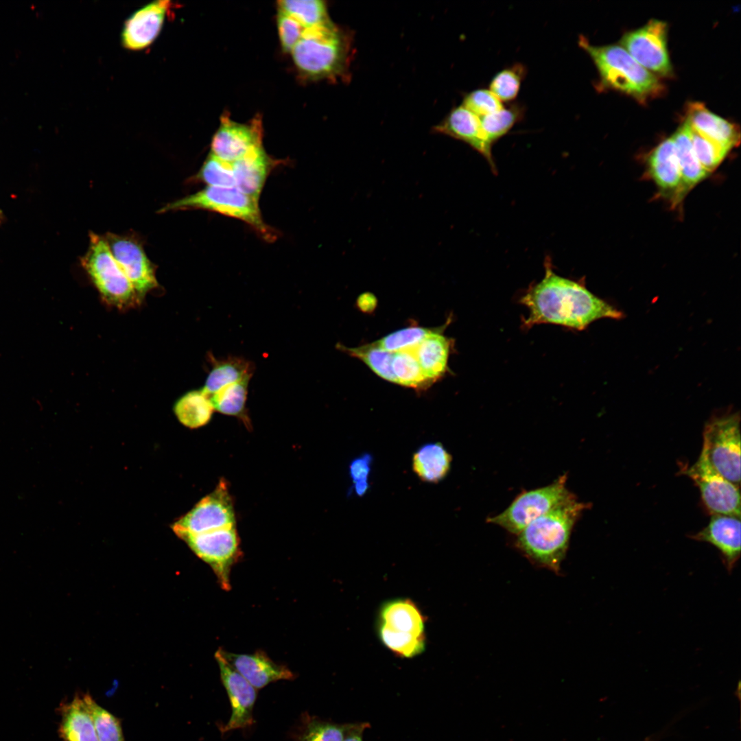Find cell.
<instances>
[{
    "label": "cell",
    "mask_w": 741,
    "mask_h": 741,
    "mask_svg": "<svg viewBox=\"0 0 741 741\" xmlns=\"http://www.w3.org/2000/svg\"><path fill=\"white\" fill-rule=\"evenodd\" d=\"M519 302L528 307L529 314L522 319L523 327L554 324L575 330H583L601 318L620 319L623 314L598 298L581 281L556 274L545 264L544 277L530 285Z\"/></svg>",
    "instance_id": "6da1fadb"
},
{
    "label": "cell",
    "mask_w": 741,
    "mask_h": 741,
    "mask_svg": "<svg viewBox=\"0 0 741 741\" xmlns=\"http://www.w3.org/2000/svg\"><path fill=\"white\" fill-rule=\"evenodd\" d=\"M571 493L556 506L527 525L517 545L537 563L558 572L565 558L572 528L588 508Z\"/></svg>",
    "instance_id": "7a4b0ae2"
},
{
    "label": "cell",
    "mask_w": 741,
    "mask_h": 741,
    "mask_svg": "<svg viewBox=\"0 0 741 741\" xmlns=\"http://www.w3.org/2000/svg\"><path fill=\"white\" fill-rule=\"evenodd\" d=\"M578 45L591 58L602 87L628 95L640 102L663 93V84L639 64L621 45H594L583 35Z\"/></svg>",
    "instance_id": "3957f363"
},
{
    "label": "cell",
    "mask_w": 741,
    "mask_h": 741,
    "mask_svg": "<svg viewBox=\"0 0 741 741\" xmlns=\"http://www.w3.org/2000/svg\"><path fill=\"white\" fill-rule=\"evenodd\" d=\"M425 621L421 610L412 600H387L379 610V639L396 656L413 658L423 653L426 648Z\"/></svg>",
    "instance_id": "277c9868"
},
{
    "label": "cell",
    "mask_w": 741,
    "mask_h": 741,
    "mask_svg": "<svg viewBox=\"0 0 741 741\" xmlns=\"http://www.w3.org/2000/svg\"><path fill=\"white\" fill-rule=\"evenodd\" d=\"M185 209H203L240 220L250 226L267 242L276 238L275 231L261 217L259 199L237 187L207 186L200 191L167 204L160 212Z\"/></svg>",
    "instance_id": "5b68a950"
},
{
    "label": "cell",
    "mask_w": 741,
    "mask_h": 741,
    "mask_svg": "<svg viewBox=\"0 0 741 741\" xmlns=\"http://www.w3.org/2000/svg\"><path fill=\"white\" fill-rule=\"evenodd\" d=\"M81 263L102 299L119 310L138 307L143 299L112 255L104 237L91 233Z\"/></svg>",
    "instance_id": "8992f818"
},
{
    "label": "cell",
    "mask_w": 741,
    "mask_h": 741,
    "mask_svg": "<svg viewBox=\"0 0 741 741\" xmlns=\"http://www.w3.org/2000/svg\"><path fill=\"white\" fill-rule=\"evenodd\" d=\"M346 40L330 23L305 30L291 51L298 69L312 78L333 77L344 69Z\"/></svg>",
    "instance_id": "52a82bcc"
},
{
    "label": "cell",
    "mask_w": 741,
    "mask_h": 741,
    "mask_svg": "<svg viewBox=\"0 0 741 741\" xmlns=\"http://www.w3.org/2000/svg\"><path fill=\"white\" fill-rule=\"evenodd\" d=\"M704 454L712 467L725 478L740 486V416L726 412L711 417L703 433Z\"/></svg>",
    "instance_id": "ba28073f"
},
{
    "label": "cell",
    "mask_w": 741,
    "mask_h": 741,
    "mask_svg": "<svg viewBox=\"0 0 741 741\" xmlns=\"http://www.w3.org/2000/svg\"><path fill=\"white\" fill-rule=\"evenodd\" d=\"M567 479L564 474L550 484L519 494L503 512L489 517L487 521L518 534L568 495L570 492L566 488Z\"/></svg>",
    "instance_id": "9c48e42d"
},
{
    "label": "cell",
    "mask_w": 741,
    "mask_h": 741,
    "mask_svg": "<svg viewBox=\"0 0 741 741\" xmlns=\"http://www.w3.org/2000/svg\"><path fill=\"white\" fill-rule=\"evenodd\" d=\"M182 539L199 558L211 566L221 587L229 590L231 568L242 554L235 526L189 534Z\"/></svg>",
    "instance_id": "30bf717a"
},
{
    "label": "cell",
    "mask_w": 741,
    "mask_h": 741,
    "mask_svg": "<svg viewBox=\"0 0 741 741\" xmlns=\"http://www.w3.org/2000/svg\"><path fill=\"white\" fill-rule=\"evenodd\" d=\"M235 526L233 500L227 482L221 479L210 494L202 499L173 526L180 538Z\"/></svg>",
    "instance_id": "8fae6325"
},
{
    "label": "cell",
    "mask_w": 741,
    "mask_h": 741,
    "mask_svg": "<svg viewBox=\"0 0 741 741\" xmlns=\"http://www.w3.org/2000/svg\"><path fill=\"white\" fill-rule=\"evenodd\" d=\"M668 25L651 19L644 26L624 34L620 45L651 73L668 77L672 73L667 48Z\"/></svg>",
    "instance_id": "7c38bea8"
},
{
    "label": "cell",
    "mask_w": 741,
    "mask_h": 741,
    "mask_svg": "<svg viewBox=\"0 0 741 741\" xmlns=\"http://www.w3.org/2000/svg\"><path fill=\"white\" fill-rule=\"evenodd\" d=\"M684 472L699 489L703 502L711 515L740 518V486L717 472L704 454L701 453L696 462Z\"/></svg>",
    "instance_id": "4fadbf2b"
},
{
    "label": "cell",
    "mask_w": 741,
    "mask_h": 741,
    "mask_svg": "<svg viewBox=\"0 0 741 741\" xmlns=\"http://www.w3.org/2000/svg\"><path fill=\"white\" fill-rule=\"evenodd\" d=\"M104 237L115 259L142 299L158 287L154 265L137 240L110 233Z\"/></svg>",
    "instance_id": "5bb4252c"
},
{
    "label": "cell",
    "mask_w": 741,
    "mask_h": 741,
    "mask_svg": "<svg viewBox=\"0 0 741 741\" xmlns=\"http://www.w3.org/2000/svg\"><path fill=\"white\" fill-rule=\"evenodd\" d=\"M215 658L231 706V718L225 725L220 727V731L226 733L251 726L254 722L253 709L257 696V689L231 666L222 655L220 648L215 652Z\"/></svg>",
    "instance_id": "9a60e30c"
},
{
    "label": "cell",
    "mask_w": 741,
    "mask_h": 741,
    "mask_svg": "<svg viewBox=\"0 0 741 741\" xmlns=\"http://www.w3.org/2000/svg\"><path fill=\"white\" fill-rule=\"evenodd\" d=\"M175 3L167 0L152 1L134 12L125 21L121 34L122 45L132 51L143 50L158 36Z\"/></svg>",
    "instance_id": "2e32d148"
},
{
    "label": "cell",
    "mask_w": 741,
    "mask_h": 741,
    "mask_svg": "<svg viewBox=\"0 0 741 741\" xmlns=\"http://www.w3.org/2000/svg\"><path fill=\"white\" fill-rule=\"evenodd\" d=\"M259 128L257 124H242L224 118L212 139L210 153L224 161L234 163L262 145Z\"/></svg>",
    "instance_id": "e0dca14e"
},
{
    "label": "cell",
    "mask_w": 741,
    "mask_h": 741,
    "mask_svg": "<svg viewBox=\"0 0 741 741\" xmlns=\"http://www.w3.org/2000/svg\"><path fill=\"white\" fill-rule=\"evenodd\" d=\"M740 519L729 515H711L708 525L690 536L692 539L707 542L717 548L729 574L740 557Z\"/></svg>",
    "instance_id": "ac0fdd59"
},
{
    "label": "cell",
    "mask_w": 741,
    "mask_h": 741,
    "mask_svg": "<svg viewBox=\"0 0 741 741\" xmlns=\"http://www.w3.org/2000/svg\"><path fill=\"white\" fill-rule=\"evenodd\" d=\"M231 666L257 690L280 680H292L294 674L285 665L273 661L264 652L235 654L220 648Z\"/></svg>",
    "instance_id": "d6986e66"
},
{
    "label": "cell",
    "mask_w": 741,
    "mask_h": 741,
    "mask_svg": "<svg viewBox=\"0 0 741 741\" xmlns=\"http://www.w3.org/2000/svg\"><path fill=\"white\" fill-rule=\"evenodd\" d=\"M438 130L464 141L481 154L492 169L495 165L492 156V145L488 141L481 126L480 117L462 104L451 110L438 127Z\"/></svg>",
    "instance_id": "ffe728a7"
},
{
    "label": "cell",
    "mask_w": 741,
    "mask_h": 741,
    "mask_svg": "<svg viewBox=\"0 0 741 741\" xmlns=\"http://www.w3.org/2000/svg\"><path fill=\"white\" fill-rule=\"evenodd\" d=\"M232 165L235 187L259 199L267 177L275 165L262 145L253 148Z\"/></svg>",
    "instance_id": "44dd1931"
},
{
    "label": "cell",
    "mask_w": 741,
    "mask_h": 741,
    "mask_svg": "<svg viewBox=\"0 0 741 741\" xmlns=\"http://www.w3.org/2000/svg\"><path fill=\"white\" fill-rule=\"evenodd\" d=\"M686 120L692 129L728 151L740 143L738 128L710 111L702 103L688 105Z\"/></svg>",
    "instance_id": "7402d4cb"
},
{
    "label": "cell",
    "mask_w": 741,
    "mask_h": 741,
    "mask_svg": "<svg viewBox=\"0 0 741 741\" xmlns=\"http://www.w3.org/2000/svg\"><path fill=\"white\" fill-rule=\"evenodd\" d=\"M445 327H438L411 349L425 377L432 384L444 376L448 370L447 362L452 341L443 335Z\"/></svg>",
    "instance_id": "603a6c76"
},
{
    "label": "cell",
    "mask_w": 741,
    "mask_h": 741,
    "mask_svg": "<svg viewBox=\"0 0 741 741\" xmlns=\"http://www.w3.org/2000/svg\"><path fill=\"white\" fill-rule=\"evenodd\" d=\"M208 357L211 368L202 389L209 397L227 385L246 379H251L254 374V363L243 357L228 356L217 359L211 354Z\"/></svg>",
    "instance_id": "cb8c5ba5"
},
{
    "label": "cell",
    "mask_w": 741,
    "mask_h": 741,
    "mask_svg": "<svg viewBox=\"0 0 741 741\" xmlns=\"http://www.w3.org/2000/svg\"><path fill=\"white\" fill-rule=\"evenodd\" d=\"M650 173L663 191L682 190L680 167L672 137L661 142L648 157Z\"/></svg>",
    "instance_id": "d4e9b609"
},
{
    "label": "cell",
    "mask_w": 741,
    "mask_h": 741,
    "mask_svg": "<svg viewBox=\"0 0 741 741\" xmlns=\"http://www.w3.org/2000/svg\"><path fill=\"white\" fill-rule=\"evenodd\" d=\"M451 460V454L441 443H430L413 454L412 470L423 482L438 483L449 472Z\"/></svg>",
    "instance_id": "484cf974"
},
{
    "label": "cell",
    "mask_w": 741,
    "mask_h": 741,
    "mask_svg": "<svg viewBox=\"0 0 741 741\" xmlns=\"http://www.w3.org/2000/svg\"><path fill=\"white\" fill-rule=\"evenodd\" d=\"M60 736L65 741H99L82 696L62 707Z\"/></svg>",
    "instance_id": "4316f807"
},
{
    "label": "cell",
    "mask_w": 741,
    "mask_h": 741,
    "mask_svg": "<svg viewBox=\"0 0 741 741\" xmlns=\"http://www.w3.org/2000/svg\"><path fill=\"white\" fill-rule=\"evenodd\" d=\"M672 137L681 174L682 190H686L703 180L708 173L702 167L696 156L690 126L686 119Z\"/></svg>",
    "instance_id": "83f0119b"
},
{
    "label": "cell",
    "mask_w": 741,
    "mask_h": 741,
    "mask_svg": "<svg viewBox=\"0 0 741 741\" xmlns=\"http://www.w3.org/2000/svg\"><path fill=\"white\" fill-rule=\"evenodd\" d=\"M214 411L209 397L202 388L188 391L174 405L176 417L189 428L200 427L208 423Z\"/></svg>",
    "instance_id": "f1b7e54d"
},
{
    "label": "cell",
    "mask_w": 741,
    "mask_h": 741,
    "mask_svg": "<svg viewBox=\"0 0 741 741\" xmlns=\"http://www.w3.org/2000/svg\"><path fill=\"white\" fill-rule=\"evenodd\" d=\"M250 381L246 379L227 385L209 396L214 410L247 422L246 405Z\"/></svg>",
    "instance_id": "f546056e"
},
{
    "label": "cell",
    "mask_w": 741,
    "mask_h": 741,
    "mask_svg": "<svg viewBox=\"0 0 741 741\" xmlns=\"http://www.w3.org/2000/svg\"><path fill=\"white\" fill-rule=\"evenodd\" d=\"M525 112L524 104L511 102L495 113L480 117L482 130L489 143L493 146L505 136L516 124L522 120Z\"/></svg>",
    "instance_id": "4dcf8cb0"
},
{
    "label": "cell",
    "mask_w": 741,
    "mask_h": 741,
    "mask_svg": "<svg viewBox=\"0 0 741 741\" xmlns=\"http://www.w3.org/2000/svg\"><path fill=\"white\" fill-rule=\"evenodd\" d=\"M336 348L362 360L382 379L398 384L392 367L394 353L381 349L376 342L354 348L338 344Z\"/></svg>",
    "instance_id": "1f68e13d"
},
{
    "label": "cell",
    "mask_w": 741,
    "mask_h": 741,
    "mask_svg": "<svg viewBox=\"0 0 741 741\" xmlns=\"http://www.w3.org/2000/svg\"><path fill=\"white\" fill-rule=\"evenodd\" d=\"M280 10L289 14L306 29L329 22L325 2L320 0H281Z\"/></svg>",
    "instance_id": "d6a6232c"
},
{
    "label": "cell",
    "mask_w": 741,
    "mask_h": 741,
    "mask_svg": "<svg viewBox=\"0 0 741 741\" xmlns=\"http://www.w3.org/2000/svg\"><path fill=\"white\" fill-rule=\"evenodd\" d=\"M527 67L515 62L496 73L489 83V90L502 102L511 103L517 97Z\"/></svg>",
    "instance_id": "836d02e7"
},
{
    "label": "cell",
    "mask_w": 741,
    "mask_h": 741,
    "mask_svg": "<svg viewBox=\"0 0 741 741\" xmlns=\"http://www.w3.org/2000/svg\"><path fill=\"white\" fill-rule=\"evenodd\" d=\"M99 741H125L120 720L97 703L89 694L82 696Z\"/></svg>",
    "instance_id": "e575fe53"
},
{
    "label": "cell",
    "mask_w": 741,
    "mask_h": 741,
    "mask_svg": "<svg viewBox=\"0 0 741 741\" xmlns=\"http://www.w3.org/2000/svg\"><path fill=\"white\" fill-rule=\"evenodd\" d=\"M296 741H343L351 723L338 724L305 714Z\"/></svg>",
    "instance_id": "d590c367"
},
{
    "label": "cell",
    "mask_w": 741,
    "mask_h": 741,
    "mask_svg": "<svg viewBox=\"0 0 741 741\" xmlns=\"http://www.w3.org/2000/svg\"><path fill=\"white\" fill-rule=\"evenodd\" d=\"M392 367L398 384L423 388L432 384L425 377L411 349L394 353Z\"/></svg>",
    "instance_id": "8d00e7d4"
},
{
    "label": "cell",
    "mask_w": 741,
    "mask_h": 741,
    "mask_svg": "<svg viewBox=\"0 0 741 741\" xmlns=\"http://www.w3.org/2000/svg\"><path fill=\"white\" fill-rule=\"evenodd\" d=\"M195 177L207 186L235 187L232 163L224 161L211 153Z\"/></svg>",
    "instance_id": "74e56055"
},
{
    "label": "cell",
    "mask_w": 741,
    "mask_h": 741,
    "mask_svg": "<svg viewBox=\"0 0 741 741\" xmlns=\"http://www.w3.org/2000/svg\"><path fill=\"white\" fill-rule=\"evenodd\" d=\"M436 329L410 327L391 333L376 341V343L381 349L391 353L406 351L416 347Z\"/></svg>",
    "instance_id": "f35d334b"
},
{
    "label": "cell",
    "mask_w": 741,
    "mask_h": 741,
    "mask_svg": "<svg viewBox=\"0 0 741 741\" xmlns=\"http://www.w3.org/2000/svg\"><path fill=\"white\" fill-rule=\"evenodd\" d=\"M690 130L696 156L702 167L709 174L720 165L729 151L691 127Z\"/></svg>",
    "instance_id": "ab89813d"
},
{
    "label": "cell",
    "mask_w": 741,
    "mask_h": 741,
    "mask_svg": "<svg viewBox=\"0 0 741 741\" xmlns=\"http://www.w3.org/2000/svg\"><path fill=\"white\" fill-rule=\"evenodd\" d=\"M462 105L481 117L495 113L504 107L503 103L487 89H477L464 97Z\"/></svg>",
    "instance_id": "60d3db41"
},
{
    "label": "cell",
    "mask_w": 741,
    "mask_h": 741,
    "mask_svg": "<svg viewBox=\"0 0 741 741\" xmlns=\"http://www.w3.org/2000/svg\"><path fill=\"white\" fill-rule=\"evenodd\" d=\"M277 28L283 49L291 52L302 38L306 28L296 19L279 10Z\"/></svg>",
    "instance_id": "b9f144b4"
},
{
    "label": "cell",
    "mask_w": 741,
    "mask_h": 741,
    "mask_svg": "<svg viewBox=\"0 0 741 741\" xmlns=\"http://www.w3.org/2000/svg\"><path fill=\"white\" fill-rule=\"evenodd\" d=\"M372 462V456L366 453L356 457L350 463L349 474L353 482L351 488L358 496H363L369 489L368 477Z\"/></svg>",
    "instance_id": "7bdbcfd3"
},
{
    "label": "cell",
    "mask_w": 741,
    "mask_h": 741,
    "mask_svg": "<svg viewBox=\"0 0 741 741\" xmlns=\"http://www.w3.org/2000/svg\"><path fill=\"white\" fill-rule=\"evenodd\" d=\"M370 727L368 722L351 723L343 741H363V733Z\"/></svg>",
    "instance_id": "ee69618b"
},
{
    "label": "cell",
    "mask_w": 741,
    "mask_h": 741,
    "mask_svg": "<svg viewBox=\"0 0 741 741\" xmlns=\"http://www.w3.org/2000/svg\"><path fill=\"white\" fill-rule=\"evenodd\" d=\"M377 303L375 297L370 294L365 293L357 299V305L362 311L368 312L374 309Z\"/></svg>",
    "instance_id": "f6af8a7d"
},
{
    "label": "cell",
    "mask_w": 741,
    "mask_h": 741,
    "mask_svg": "<svg viewBox=\"0 0 741 741\" xmlns=\"http://www.w3.org/2000/svg\"><path fill=\"white\" fill-rule=\"evenodd\" d=\"M650 741H652V740H650Z\"/></svg>",
    "instance_id": "bcb514c9"
}]
</instances>
